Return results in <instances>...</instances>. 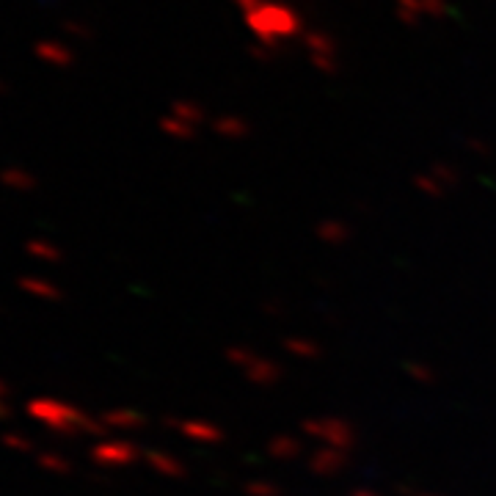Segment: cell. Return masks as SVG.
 <instances>
[{"label":"cell","mask_w":496,"mask_h":496,"mask_svg":"<svg viewBox=\"0 0 496 496\" xmlns=\"http://www.w3.org/2000/svg\"><path fill=\"white\" fill-rule=\"evenodd\" d=\"M33 56L39 61H45L47 67H58V70H70L74 64V50L64 42H56V39H39L33 45Z\"/></svg>","instance_id":"277c9868"},{"label":"cell","mask_w":496,"mask_h":496,"mask_svg":"<svg viewBox=\"0 0 496 496\" xmlns=\"http://www.w3.org/2000/svg\"><path fill=\"white\" fill-rule=\"evenodd\" d=\"M213 130L221 138H232V141H240V138L251 136V125L240 113H221V116H215Z\"/></svg>","instance_id":"5b68a950"},{"label":"cell","mask_w":496,"mask_h":496,"mask_svg":"<svg viewBox=\"0 0 496 496\" xmlns=\"http://www.w3.org/2000/svg\"><path fill=\"white\" fill-rule=\"evenodd\" d=\"M91 458L99 463H127L133 458V449L125 444H102L91 452Z\"/></svg>","instance_id":"30bf717a"},{"label":"cell","mask_w":496,"mask_h":496,"mask_svg":"<svg viewBox=\"0 0 496 496\" xmlns=\"http://www.w3.org/2000/svg\"><path fill=\"white\" fill-rule=\"evenodd\" d=\"M243 19L254 42L273 53H279L289 39H301L306 33L303 14L287 0H262L254 11L243 14Z\"/></svg>","instance_id":"6da1fadb"},{"label":"cell","mask_w":496,"mask_h":496,"mask_svg":"<svg viewBox=\"0 0 496 496\" xmlns=\"http://www.w3.org/2000/svg\"><path fill=\"white\" fill-rule=\"evenodd\" d=\"M36 463H39L45 472H58V474H67V472H70V463H67L61 455H56V452H39V455H36Z\"/></svg>","instance_id":"4fadbf2b"},{"label":"cell","mask_w":496,"mask_h":496,"mask_svg":"<svg viewBox=\"0 0 496 496\" xmlns=\"http://www.w3.org/2000/svg\"><path fill=\"white\" fill-rule=\"evenodd\" d=\"M8 417H11V406L0 397V419H8Z\"/></svg>","instance_id":"d6986e66"},{"label":"cell","mask_w":496,"mask_h":496,"mask_svg":"<svg viewBox=\"0 0 496 496\" xmlns=\"http://www.w3.org/2000/svg\"><path fill=\"white\" fill-rule=\"evenodd\" d=\"M17 287H19L22 292L33 295V298H45V301H58V298H61V292H58L56 284L47 282V279H39V276H19V279H17Z\"/></svg>","instance_id":"52a82bcc"},{"label":"cell","mask_w":496,"mask_h":496,"mask_svg":"<svg viewBox=\"0 0 496 496\" xmlns=\"http://www.w3.org/2000/svg\"><path fill=\"white\" fill-rule=\"evenodd\" d=\"M0 185L11 188V191H33L36 188V177L19 166H8L0 171Z\"/></svg>","instance_id":"9c48e42d"},{"label":"cell","mask_w":496,"mask_h":496,"mask_svg":"<svg viewBox=\"0 0 496 496\" xmlns=\"http://www.w3.org/2000/svg\"><path fill=\"white\" fill-rule=\"evenodd\" d=\"M0 94H8V83L6 80H0Z\"/></svg>","instance_id":"7402d4cb"},{"label":"cell","mask_w":496,"mask_h":496,"mask_svg":"<svg viewBox=\"0 0 496 496\" xmlns=\"http://www.w3.org/2000/svg\"><path fill=\"white\" fill-rule=\"evenodd\" d=\"M422 11L430 19H447L452 14L449 0H422Z\"/></svg>","instance_id":"9a60e30c"},{"label":"cell","mask_w":496,"mask_h":496,"mask_svg":"<svg viewBox=\"0 0 496 496\" xmlns=\"http://www.w3.org/2000/svg\"><path fill=\"white\" fill-rule=\"evenodd\" d=\"M0 441H3V447L17 449V452H31L33 449V441L28 435H22V433H3Z\"/></svg>","instance_id":"2e32d148"},{"label":"cell","mask_w":496,"mask_h":496,"mask_svg":"<svg viewBox=\"0 0 496 496\" xmlns=\"http://www.w3.org/2000/svg\"><path fill=\"white\" fill-rule=\"evenodd\" d=\"M61 28H64V33H70L72 39H80V42H91L94 39V31L80 19H64Z\"/></svg>","instance_id":"5bb4252c"},{"label":"cell","mask_w":496,"mask_h":496,"mask_svg":"<svg viewBox=\"0 0 496 496\" xmlns=\"http://www.w3.org/2000/svg\"><path fill=\"white\" fill-rule=\"evenodd\" d=\"M232 3H234V6H237L243 14H248V11H254V8H257L262 0H232Z\"/></svg>","instance_id":"ac0fdd59"},{"label":"cell","mask_w":496,"mask_h":496,"mask_svg":"<svg viewBox=\"0 0 496 496\" xmlns=\"http://www.w3.org/2000/svg\"><path fill=\"white\" fill-rule=\"evenodd\" d=\"M301 45L309 56V64L320 74H337L339 72V45L337 39L323 31V28H306V33L301 36Z\"/></svg>","instance_id":"3957f363"},{"label":"cell","mask_w":496,"mask_h":496,"mask_svg":"<svg viewBox=\"0 0 496 496\" xmlns=\"http://www.w3.org/2000/svg\"><path fill=\"white\" fill-rule=\"evenodd\" d=\"M394 14H397V19H400L403 25L417 28V25L422 22V17H425L422 0H394Z\"/></svg>","instance_id":"8fae6325"},{"label":"cell","mask_w":496,"mask_h":496,"mask_svg":"<svg viewBox=\"0 0 496 496\" xmlns=\"http://www.w3.org/2000/svg\"><path fill=\"white\" fill-rule=\"evenodd\" d=\"M168 111H171L177 119H182V122L193 125V127H199V125L207 119L205 105H202V102H196V99H191V97H179V99H174Z\"/></svg>","instance_id":"8992f818"},{"label":"cell","mask_w":496,"mask_h":496,"mask_svg":"<svg viewBox=\"0 0 496 496\" xmlns=\"http://www.w3.org/2000/svg\"><path fill=\"white\" fill-rule=\"evenodd\" d=\"M248 53H251V56H254L257 61H262V64H265V61H271V58L276 56L273 50H268V47H262V45H257V42H254V45L248 47Z\"/></svg>","instance_id":"e0dca14e"},{"label":"cell","mask_w":496,"mask_h":496,"mask_svg":"<svg viewBox=\"0 0 496 496\" xmlns=\"http://www.w3.org/2000/svg\"><path fill=\"white\" fill-rule=\"evenodd\" d=\"M8 392H11V389H8V383H6L3 378H0V397L6 400V397H8Z\"/></svg>","instance_id":"44dd1931"},{"label":"cell","mask_w":496,"mask_h":496,"mask_svg":"<svg viewBox=\"0 0 496 496\" xmlns=\"http://www.w3.org/2000/svg\"><path fill=\"white\" fill-rule=\"evenodd\" d=\"M25 414L58 435H70L74 430H99L97 422L83 417L77 408H72L61 400H53V397H33L25 406Z\"/></svg>","instance_id":"7a4b0ae2"},{"label":"cell","mask_w":496,"mask_h":496,"mask_svg":"<svg viewBox=\"0 0 496 496\" xmlns=\"http://www.w3.org/2000/svg\"><path fill=\"white\" fill-rule=\"evenodd\" d=\"M157 127H160V133H166L168 138H177V141H191V138H196V127L188 125V122H182V119H177L174 113L160 116V119H157Z\"/></svg>","instance_id":"ba28073f"},{"label":"cell","mask_w":496,"mask_h":496,"mask_svg":"<svg viewBox=\"0 0 496 496\" xmlns=\"http://www.w3.org/2000/svg\"><path fill=\"white\" fill-rule=\"evenodd\" d=\"M25 251L36 259H45V262H58L61 259V251L56 248V243L50 240H28L25 243Z\"/></svg>","instance_id":"7c38bea8"},{"label":"cell","mask_w":496,"mask_h":496,"mask_svg":"<svg viewBox=\"0 0 496 496\" xmlns=\"http://www.w3.org/2000/svg\"><path fill=\"white\" fill-rule=\"evenodd\" d=\"M469 149H477V152H488V146H486L483 141H477V138H474V141H469Z\"/></svg>","instance_id":"ffe728a7"}]
</instances>
